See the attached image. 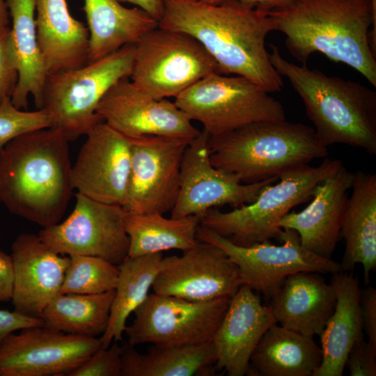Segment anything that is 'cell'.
Masks as SVG:
<instances>
[{"label": "cell", "mask_w": 376, "mask_h": 376, "mask_svg": "<svg viewBox=\"0 0 376 376\" xmlns=\"http://www.w3.org/2000/svg\"><path fill=\"white\" fill-rule=\"evenodd\" d=\"M158 26L195 38L222 74L244 77L269 93L283 85L265 46L267 36L275 31L268 12L237 0H164Z\"/></svg>", "instance_id": "1"}, {"label": "cell", "mask_w": 376, "mask_h": 376, "mask_svg": "<svg viewBox=\"0 0 376 376\" xmlns=\"http://www.w3.org/2000/svg\"><path fill=\"white\" fill-rule=\"evenodd\" d=\"M268 15L302 65L320 52L352 67L376 86V15L370 0H292Z\"/></svg>", "instance_id": "2"}, {"label": "cell", "mask_w": 376, "mask_h": 376, "mask_svg": "<svg viewBox=\"0 0 376 376\" xmlns=\"http://www.w3.org/2000/svg\"><path fill=\"white\" fill-rule=\"evenodd\" d=\"M68 142L49 127L0 148V202L10 212L42 228L60 222L73 190Z\"/></svg>", "instance_id": "3"}, {"label": "cell", "mask_w": 376, "mask_h": 376, "mask_svg": "<svg viewBox=\"0 0 376 376\" xmlns=\"http://www.w3.org/2000/svg\"><path fill=\"white\" fill-rule=\"evenodd\" d=\"M270 61L301 97L325 146L344 144L376 155V93L352 80L329 76L288 61L270 45Z\"/></svg>", "instance_id": "4"}, {"label": "cell", "mask_w": 376, "mask_h": 376, "mask_svg": "<svg viewBox=\"0 0 376 376\" xmlns=\"http://www.w3.org/2000/svg\"><path fill=\"white\" fill-rule=\"evenodd\" d=\"M208 146L211 163L244 183L279 178L328 154L313 127L285 119L255 122L210 136Z\"/></svg>", "instance_id": "5"}, {"label": "cell", "mask_w": 376, "mask_h": 376, "mask_svg": "<svg viewBox=\"0 0 376 376\" xmlns=\"http://www.w3.org/2000/svg\"><path fill=\"white\" fill-rule=\"evenodd\" d=\"M343 165L340 159L326 158L318 166L301 165L279 175L263 187L251 203L224 212L212 208L201 217L200 226L240 246L275 239L281 242L279 221L295 207L311 198L315 187Z\"/></svg>", "instance_id": "6"}, {"label": "cell", "mask_w": 376, "mask_h": 376, "mask_svg": "<svg viewBox=\"0 0 376 376\" xmlns=\"http://www.w3.org/2000/svg\"><path fill=\"white\" fill-rule=\"evenodd\" d=\"M134 45L84 65L49 75L42 96V107L51 127L73 141L102 121L97 107L108 91L121 79L129 78Z\"/></svg>", "instance_id": "7"}, {"label": "cell", "mask_w": 376, "mask_h": 376, "mask_svg": "<svg viewBox=\"0 0 376 376\" xmlns=\"http://www.w3.org/2000/svg\"><path fill=\"white\" fill-rule=\"evenodd\" d=\"M175 104L210 136L246 125L285 119L281 103L266 90L239 75L212 72L175 97Z\"/></svg>", "instance_id": "8"}, {"label": "cell", "mask_w": 376, "mask_h": 376, "mask_svg": "<svg viewBox=\"0 0 376 376\" xmlns=\"http://www.w3.org/2000/svg\"><path fill=\"white\" fill-rule=\"evenodd\" d=\"M212 72L221 73L217 63L195 38L157 26L134 45L129 79L150 95L168 99Z\"/></svg>", "instance_id": "9"}, {"label": "cell", "mask_w": 376, "mask_h": 376, "mask_svg": "<svg viewBox=\"0 0 376 376\" xmlns=\"http://www.w3.org/2000/svg\"><path fill=\"white\" fill-rule=\"evenodd\" d=\"M231 297L194 301L177 297L149 294L134 311L125 333L128 343L181 347L212 341Z\"/></svg>", "instance_id": "10"}, {"label": "cell", "mask_w": 376, "mask_h": 376, "mask_svg": "<svg viewBox=\"0 0 376 376\" xmlns=\"http://www.w3.org/2000/svg\"><path fill=\"white\" fill-rule=\"evenodd\" d=\"M197 237L224 251L237 267L242 284L268 299L290 274L299 272L333 274L343 271L340 263L305 249L297 233L292 229H283L279 245L267 241L240 246L201 226Z\"/></svg>", "instance_id": "11"}, {"label": "cell", "mask_w": 376, "mask_h": 376, "mask_svg": "<svg viewBox=\"0 0 376 376\" xmlns=\"http://www.w3.org/2000/svg\"><path fill=\"white\" fill-rule=\"evenodd\" d=\"M71 214L62 222L42 228V242L61 255L89 256L118 265L127 257L130 240L122 206L101 203L79 193Z\"/></svg>", "instance_id": "12"}, {"label": "cell", "mask_w": 376, "mask_h": 376, "mask_svg": "<svg viewBox=\"0 0 376 376\" xmlns=\"http://www.w3.org/2000/svg\"><path fill=\"white\" fill-rule=\"evenodd\" d=\"M130 139V169L123 208L132 213L171 212L178 194L182 157L191 141L162 136Z\"/></svg>", "instance_id": "13"}, {"label": "cell", "mask_w": 376, "mask_h": 376, "mask_svg": "<svg viewBox=\"0 0 376 376\" xmlns=\"http://www.w3.org/2000/svg\"><path fill=\"white\" fill-rule=\"evenodd\" d=\"M210 135L202 130L187 146L182 157L180 185L171 217L198 216L223 205L237 207L253 202L265 186L276 182L273 178L244 183L237 175L215 167L210 162Z\"/></svg>", "instance_id": "14"}, {"label": "cell", "mask_w": 376, "mask_h": 376, "mask_svg": "<svg viewBox=\"0 0 376 376\" xmlns=\"http://www.w3.org/2000/svg\"><path fill=\"white\" fill-rule=\"evenodd\" d=\"M101 346L100 338L24 329L0 343V376H68Z\"/></svg>", "instance_id": "15"}, {"label": "cell", "mask_w": 376, "mask_h": 376, "mask_svg": "<svg viewBox=\"0 0 376 376\" xmlns=\"http://www.w3.org/2000/svg\"><path fill=\"white\" fill-rule=\"evenodd\" d=\"M236 265L219 246L198 240L181 256L162 258L152 288L194 301L232 297L242 285Z\"/></svg>", "instance_id": "16"}, {"label": "cell", "mask_w": 376, "mask_h": 376, "mask_svg": "<svg viewBox=\"0 0 376 376\" xmlns=\"http://www.w3.org/2000/svg\"><path fill=\"white\" fill-rule=\"evenodd\" d=\"M96 111L102 121L130 139L162 136L191 141L201 132L174 102L150 95L129 78L108 91Z\"/></svg>", "instance_id": "17"}, {"label": "cell", "mask_w": 376, "mask_h": 376, "mask_svg": "<svg viewBox=\"0 0 376 376\" xmlns=\"http://www.w3.org/2000/svg\"><path fill=\"white\" fill-rule=\"evenodd\" d=\"M86 136L71 166L72 189L93 200L122 206L130 169V139L104 121Z\"/></svg>", "instance_id": "18"}, {"label": "cell", "mask_w": 376, "mask_h": 376, "mask_svg": "<svg viewBox=\"0 0 376 376\" xmlns=\"http://www.w3.org/2000/svg\"><path fill=\"white\" fill-rule=\"evenodd\" d=\"M11 249L12 304L19 313L40 317L60 293L70 258L52 250L35 234L19 235Z\"/></svg>", "instance_id": "19"}, {"label": "cell", "mask_w": 376, "mask_h": 376, "mask_svg": "<svg viewBox=\"0 0 376 376\" xmlns=\"http://www.w3.org/2000/svg\"><path fill=\"white\" fill-rule=\"evenodd\" d=\"M276 321L269 306L247 285L231 297L227 311L212 342L216 370L229 376L249 375L251 357L265 332Z\"/></svg>", "instance_id": "20"}, {"label": "cell", "mask_w": 376, "mask_h": 376, "mask_svg": "<svg viewBox=\"0 0 376 376\" xmlns=\"http://www.w3.org/2000/svg\"><path fill=\"white\" fill-rule=\"evenodd\" d=\"M353 177L354 173L342 165L315 187L311 202L304 210L288 212L279 226L296 231L305 249L331 258L340 235Z\"/></svg>", "instance_id": "21"}, {"label": "cell", "mask_w": 376, "mask_h": 376, "mask_svg": "<svg viewBox=\"0 0 376 376\" xmlns=\"http://www.w3.org/2000/svg\"><path fill=\"white\" fill-rule=\"evenodd\" d=\"M318 273L289 275L271 298L270 308L279 325L305 336H320L334 311V289Z\"/></svg>", "instance_id": "22"}, {"label": "cell", "mask_w": 376, "mask_h": 376, "mask_svg": "<svg viewBox=\"0 0 376 376\" xmlns=\"http://www.w3.org/2000/svg\"><path fill=\"white\" fill-rule=\"evenodd\" d=\"M35 19L49 75L88 62V28L71 15L67 0H36Z\"/></svg>", "instance_id": "23"}, {"label": "cell", "mask_w": 376, "mask_h": 376, "mask_svg": "<svg viewBox=\"0 0 376 376\" xmlns=\"http://www.w3.org/2000/svg\"><path fill=\"white\" fill-rule=\"evenodd\" d=\"M331 283L336 302L320 334L322 359L313 376H341L352 345L364 338L358 279L341 271L333 274Z\"/></svg>", "instance_id": "24"}, {"label": "cell", "mask_w": 376, "mask_h": 376, "mask_svg": "<svg viewBox=\"0 0 376 376\" xmlns=\"http://www.w3.org/2000/svg\"><path fill=\"white\" fill-rule=\"evenodd\" d=\"M351 189L340 230L345 251L340 263L343 271L361 264L367 285L376 269V174L354 173Z\"/></svg>", "instance_id": "25"}, {"label": "cell", "mask_w": 376, "mask_h": 376, "mask_svg": "<svg viewBox=\"0 0 376 376\" xmlns=\"http://www.w3.org/2000/svg\"><path fill=\"white\" fill-rule=\"evenodd\" d=\"M12 19L10 43L18 80L11 95L13 105L26 109L28 97H33L37 109H42L45 85L49 76L36 32V0H6Z\"/></svg>", "instance_id": "26"}, {"label": "cell", "mask_w": 376, "mask_h": 376, "mask_svg": "<svg viewBox=\"0 0 376 376\" xmlns=\"http://www.w3.org/2000/svg\"><path fill=\"white\" fill-rule=\"evenodd\" d=\"M89 33L88 62L120 48L134 45L158 26V21L143 10L127 8L118 0H84Z\"/></svg>", "instance_id": "27"}, {"label": "cell", "mask_w": 376, "mask_h": 376, "mask_svg": "<svg viewBox=\"0 0 376 376\" xmlns=\"http://www.w3.org/2000/svg\"><path fill=\"white\" fill-rule=\"evenodd\" d=\"M322 359L321 347L308 336L277 323L263 334L249 362L251 376H313Z\"/></svg>", "instance_id": "28"}, {"label": "cell", "mask_w": 376, "mask_h": 376, "mask_svg": "<svg viewBox=\"0 0 376 376\" xmlns=\"http://www.w3.org/2000/svg\"><path fill=\"white\" fill-rule=\"evenodd\" d=\"M121 376L212 375L216 354L212 342L171 347L152 345L141 354L129 344L123 346Z\"/></svg>", "instance_id": "29"}, {"label": "cell", "mask_w": 376, "mask_h": 376, "mask_svg": "<svg viewBox=\"0 0 376 376\" xmlns=\"http://www.w3.org/2000/svg\"><path fill=\"white\" fill-rule=\"evenodd\" d=\"M201 218L187 216L166 218L160 213L126 212L124 226L129 237V257H137L164 251H186L198 242Z\"/></svg>", "instance_id": "30"}, {"label": "cell", "mask_w": 376, "mask_h": 376, "mask_svg": "<svg viewBox=\"0 0 376 376\" xmlns=\"http://www.w3.org/2000/svg\"><path fill=\"white\" fill-rule=\"evenodd\" d=\"M162 258V253L128 256L118 265L119 274L109 320L100 337L102 347H109L113 340H122L127 320L149 295Z\"/></svg>", "instance_id": "31"}, {"label": "cell", "mask_w": 376, "mask_h": 376, "mask_svg": "<svg viewBox=\"0 0 376 376\" xmlns=\"http://www.w3.org/2000/svg\"><path fill=\"white\" fill-rule=\"evenodd\" d=\"M115 290L97 294L64 293L56 296L40 318L44 326L72 335L97 337L108 325Z\"/></svg>", "instance_id": "32"}, {"label": "cell", "mask_w": 376, "mask_h": 376, "mask_svg": "<svg viewBox=\"0 0 376 376\" xmlns=\"http://www.w3.org/2000/svg\"><path fill=\"white\" fill-rule=\"evenodd\" d=\"M69 258L59 294H97L115 290L119 274L118 265L95 256Z\"/></svg>", "instance_id": "33"}, {"label": "cell", "mask_w": 376, "mask_h": 376, "mask_svg": "<svg viewBox=\"0 0 376 376\" xmlns=\"http://www.w3.org/2000/svg\"><path fill=\"white\" fill-rule=\"evenodd\" d=\"M51 125L43 109L31 111L19 109L13 105L11 97H7L0 104V148L20 135Z\"/></svg>", "instance_id": "34"}, {"label": "cell", "mask_w": 376, "mask_h": 376, "mask_svg": "<svg viewBox=\"0 0 376 376\" xmlns=\"http://www.w3.org/2000/svg\"><path fill=\"white\" fill-rule=\"evenodd\" d=\"M122 350L116 341L107 347L101 346L68 376H121Z\"/></svg>", "instance_id": "35"}, {"label": "cell", "mask_w": 376, "mask_h": 376, "mask_svg": "<svg viewBox=\"0 0 376 376\" xmlns=\"http://www.w3.org/2000/svg\"><path fill=\"white\" fill-rule=\"evenodd\" d=\"M18 80L17 68L13 52L10 29L0 34V104L11 95Z\"/></svg>", "instance_id": "36"}, {"label": "cell", "mask_w": 376, "mask_h": 376, "mask_svg": "<svg viewBox=\"0 0 376 376\" xmlns=\"http://www.w3.org/2000/svg\"><path fill=\"white\" fill-rule=\"evenodd\" d=\"M345 367L351 376H375L376 351L364 338L356 341L349 352Z\"/></svg>", "instance_id": "37"}, {"label": "cell", "mask_w": 376, "mask_h": 376, "mask_svg": "<svg viewBox=\"0 0 376 376\" xmlns=\"http://www.w3.org/2000/svg\"><path fill=\"white\" fill-rule=\"evenodd\" d=\"M360 311L367 342L376 351V290L373 287L360 290Z\"/></svg>", "instance_id": "38"}, {"label": "cell", "mask_w": 376, "mask_h": 376, "mask_svg": "<svg viewBox=\"0 0 376 376\" xmlns=\"http://www.w3.org/2000/svg\"><path fill=\"white\" fill-rule=\"evenodd\" d=\"M40 326H44L40 317L30 316L15 310H0V343L16 331Z\"/></svg>", "instance_id": "39"}, {"label": "cell", "mask_w": 376, "mask_h": 376, "mask_svg": "<svg viewBox=\"0 0 376 376\" xmlns=\"http://www.w3.org/2000/svg\"><path fill=\"white\" fill-rule=\"evenodd\" d=\"M13 288V265L11 255L0 250V302L11 300Z\"/></svg>", "instance_id": "40"}, {"label": "cell", "mask_w": 376, "mask_h": 376, "mask_svg": "<svg viewBox=\"0 0 376 376\" xmlns=\"http://www.w3.org/2000/svg\"><path fill=\"white\" fill-rule=\"evenodd\" d=\"M207 3H219L226 0H201ZM244 4L257 9L269 12L283 8L288 6L292 0H237Z\"/></svg>", "instance_id": "41"}, {"label": "cell", "mask_w": 376, "mask_h": 376, "mask_svg": "<svg viewBox=\"0 0 376 376\" xmlns=\"http://www.w3.org/2000/svg\"><path fill=\"white\" fill-rule=\"evenodd\" d=\"M120 3H128L138 7L157 21L161 18L163 10L164 0H118Z\"/></svg>", "instance_id": "42"}, {"label": "cell", "mask_w": 376, "mask_h": 376, "mask_svg": "<svg viewBox=\"0 0 376 376\" xmlns=\"http://www.w3.org/2000/svg\"><path fill=\"white\" fill-rule=\"evenodd\" d=\"M6 0H0V34L10 29Z\"/></svg>", "instance_id": "43"}]
</instances>
